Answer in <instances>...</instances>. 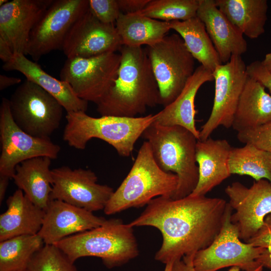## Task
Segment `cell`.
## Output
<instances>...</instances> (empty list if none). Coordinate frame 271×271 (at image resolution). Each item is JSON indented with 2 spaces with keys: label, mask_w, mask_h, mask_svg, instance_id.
Segmentation results:
<instances>
[{
  "label": "cell",
  "mask_w": 271,
  "mask_h": 271,
  "mask_svg": "<svg viewBox=\"0 0 271 271\" xmlns=\"http://www.w3.org/2000/svg\"><path fill=\"white\" fill-rule=\"evenodd\" d=\"M88 10V0H54L30 34L27 50L34 60L61 49L76 21Z\"/></svg>",
  "instance_id": "cell-13"
},
{
  "label": "cell",
  "mask_w": 271,
  "mask_h": 271,
  "mask_svg": "<svg viewBox=\"0 0 271 271\" xmlns=\"http://www.w3.org/2000/svg\"><path fill=\"white\" fill-rule=\"evenodd\" d=\"M106 220L83 208L51 200L38 234L45 244L54 245L68 236L98 227Z\"/></svg>",
  "instance_id": "cell-18"
},
{
  "label": "cell",
  "mask_w": 271,
  "mask_h": 271,
  "mask_svg": "<svg viewBox=\"0 0 271 271\" xmlns=\"http://www.w3.org/2000/svg\"><path fill=\"white\" fill-rule=\"evenodd\" d=\"M117 78L96 104L101 116L137 117L160 104V95L147 51L122 46Z\"/></svg>",
  "instance_id": "cell-2"
},
{
  "label": "cell",
  "mask_w": 271,
  "mask_h": 271,
  "mask_svg": "<svg viewBox=\"0 0 271 271\" xmlns=\"http://www.w3.org/2000/svg\"><path fill=\"white\" fill-rule=\"evenodd\" d=\"M120 55L108 53L88 57L67 58L60 73L80 98L97 104L117 78Z\"/></svg>",
  "instance_id": "cell-10"
},
{
  "label": "cell",
  "mask_w": 271,
  "mask_h": 271,
  "mask_svg": "<svg viewBox=\"0 0 271 271\" xmlns=\"http://www.w3.org/2000/svg\"><path fill=\"white\" fill-rule=\"evenodd\" d=\"M74 262L85 256L100 258L109 268L120 266L139 254L133 227L120 219L68 236L54 244Z\"/></svg>",
  "instance_id": "cell-6"
},
{
  "label": "cell",
  "mask_w": 271,
  "mask_h": 271,
  "mask_svg": "<svg viewBox=\"0 0 271 271\" xmlns=\"http://www.w3.org/2000/svg\"><path fill=\"white\" fill-rule=\"evenodd\" d=\"M270 121L271 95L259 82L248 76L239 97L232 127L238 132Z\"/></svg>",
  "instance_id": "cell-25"
},
{
  "label": "cell",
  "mask_w": 271,
  "mask_h": 271,
  "mask_svg": "<svg viewBox=\"0 0 271 271\" xmlns=\"http://www.w3.org/2000/svg\"><path fill=\"white\" fill-rule=\"evenodd\" d=\"M174 262L171 261L167 263L166 264L165 268L164 271H172V266Z\"/></svg>",
  "instance_id": "cell-44"
},
{
  "label": "cell",
  "mask_w": 271,
  "mask_h": 271,
  "mask_svg": "<svg viewBox=\"0 0 271 271\" xmlns=\"http://www.w3.org/2000/svg\"><path fill=\"white\" fill-rule=\"evenodd\" d=\"M51 200H59L90 212L104 210L114 191L97 183L90 169H72L63 166L52 170Z\"/></svg>",
  "instance_id": "cell-14"
},
{
  "label": "cell",
  "mask_w": 271,
  "mask_h": 271,
  "mask_svg": "<svg viewBox=\"0 0 271 271\" xmlns=\"http://www.w3.org/2000/svg\"><path fill=\"white\" fill-rule=\"evenodd\" d=\"M263 267L271 271V249H266L257 259Z\"/></svg>",
  "instance_id": "cell-41"
},
{
  "label": "cell",
  "mask_w": 271,
  "mask_h": 271,
  "mask_svg": "<svg viewBox=\"0 0 271 271\" xmlns=\"http://www.w3.org/2000/svg\"><path fill=\"white\" fill-rule=\"evenodd\" d=\"M150 0H117L122 14H134L144 9Z\"/></svg>",
  "instance_id": "cell-37"
},
{
  "label": "cell",
  "mask_w": 271,
  "mask_h": 271,
  "mask_svg": "<svg viewBox=\"0 0 271 271\" xmlns=\"http://www.w3.org/2000/svg\"><path fill=\"white\" fill-rule=\"evenodd\" d=\"M88 9L96 19L107 24L115 23L121 13L117 0H88Z\"/></svg>",
  "instance_id": "cell-34"
},
{
  "label": "cell",
  "mask_w": 271,
  "mask_h": 271,
  "mask_svg": "<svg viewBox=\"0 0 271 271\" xmlns=\"http://www.w3.org/2000/svg\"><path fill=\"white\" fill-rule=\"evenodd\" d=\"M11 178L8 176L0 175V204L4 199Z\"/></svg>",
  "instance_id": "cell-42"
},
{
  "label": "cell",
  "mask_w": 271,
  "mask_h": 271,
  "mask_svg": "<svg viewBox=\"0 0 271 271\" xmlns=\"http://www.w3.org/2000/svg\"><path fill=\"white\" fill-rule=\"evenodd\" d=\"M45 243L37 234L23 235L0 242V271H24Z\"/></svg>",
  "instance_id": "cell-30"
},
{
  "label": "cell",
  "mask_w": 271,
  "mask_h": 271,
  "mask_svg": "<svg viewBox=\"0 0 271 271\" xmlns=\"http://www.w3.org/2000/svg\"><path fill=\"white\" fill-rule=\"evenodd\" d=\"M8 2V0H0V7L4 5Z\"/></svg>",
  "instance_id": "cell-45"
},
{
  "label": "cell",
  "mask_w": 271,
  "mask_h": 271,
  "mask_svg": "<svg viewBox=\"0 0 271 271\" xmlns=\"http://www.w3.org/2000/svg\"><path fill=\"white\" fill-rule=\"evenodd\" d=\"M122 46L114 24L100 22L88 9L70 29L61 50L67 58H88L115 53Z\"/></svg>",
  "instance_id": "cell-16"
},
{
  "label": "cell",
  "mask_w": 271,
  "mask_h": 271,
  "mask_svg": "<svg viewBox=\"0 0 271 271\" xmlns=\"http://www.w3.org/2000/svg\"><path fill=\"white\" fill-rule=\"evenodd\" d=\"M74 262L55 245L44 244L33 256L28 271H77Z\"/></svg>",
  "instance_id": "cell-32"
},
{
  "label": "cell",
  "mask_w": 271,
  "mask_h": 271,
  "mask_svg": "<svg viewBox=\"0 0 271 271\" xmlns=\"http://www.w3.org/2000/svg\"><path fill=\"white\" fill-rule=\"evenodd\" d=\"M54 0H13L0 7V40L13 54H27L33 29Z\"/></svg>",
  "instance_id": "cell-17"
},
{
  "label": "cell",
  "mask_w": 271,
  "mask_h": 271,
  "mask_svg": "<svg viewBox=\"0 0 271 271\" xmlns=\"http://www.w3.org/2000/svg\"><path fill=\"white\" fill-rule=\"evenodd\" d=\"M218 9L242 33L251 39L265 32L266 0H215Z\"/></svg>",
  "instance_id": "cell-27"
},
{
  "label": "cell",
  "mask_w": 271,
  "mask_h": 271,
  "mask_svg": "<svg viewBox=\"0 0 271 271\" xmlns=\"http://www.w3.org/2000/svg\"><path fill=\"white\" fill-rule=\"evenodd\" d=\"M178 184V176L159 166L149 143L145 141L128 174L108 201L104 212L112 215L130 208L143 207L158 197L172 198Z\"/></svg>",
  "instance_id": "cell-5"
},
{
  "label": "cell",
  "mask_w": 271,
  "mask_h": 271,
  "mask_svg": "<svg viewBox=\"0 0 271 271\" xmlns=\"http://www.w3.org/2000/svg\"><path fill=\"white\" fill-rule=\"evenodd\" d=\"M214 80L213 73L200 65L179 95L163 109L155 114V122L164 125H179L191 131L199 140V130L195 125V99L201 86Z\"/></svg>",
  "instance_id": "cell-22"
},
{
  "label": "cell",
  "mask_w": 271,
  "mask_h": 271,
  "mask_svg": "<svg viewBox=\"0 0 271 271\" xmlns=\"http://www.w3.org/2000/svg\"><path fill=\"white\" fill-rule=\"evenodd\" d=\"M8 208L0 215V242L39 232L45 211L34 204L19 189L7 200Z\"/></svg>",
  "instance_id": "cell-23"
},
{
  "label": "cell",
  "mask_w": 271,
  "mask_h": 271,
  "mask_svg": "<svg viewBox=\"0 0 271 271\" xmlns=\"http://www.w3.org/2000/svg\"><path fill=\"white\" fill-rule=\"evenodd\" d=\"M21 81L22 80L20 78L9 77L5 75L1 74L0 90L3 91L9 87L20 83L21 82Z\"/></svg>",
  "instance_id": "cell-39"
},
{
  "label": "cell",
  "mask_w": 271,
  "mask_h": 271,
  "mask_svg": "<svg viewBox=\"0 0 271 271\" xmlns=\"http://www.w3.org/2000/svg\"><path fill=\"white\" fill-rule=\"evenodd\" d=\"M197 17L204 23L222 64L246 52L243 35L218 9L215 0H199Z\"/></svg>",
  "instance_id": "cell-19"
},
{
  "label": "cell",
  "mask_w": 271,
  "mask_h": 271,
  "mask_svg": "<svg viewBox=\"0 0 271 271\" xmlns=\"http://www.w3.org/2000/svg\"><path fill=\"white\" fill-rule=\"evenodd\" d=\"M228 167L231 174L249 176L255 181L265 179L271 183V153L253 145L232 147Z\"/></svg>",
  "instance_id": "cell-29"
},
{
  "label": "cell",
  "mask_w": 271,
  "mask_h": 271,
  "mask_svg": "<svg viewBox=\"0 0 271 271\" xmlns=\"http://www.w3.org/2000/svg\"><path fill=\"white\" fill-rule=\"evenodd\" d=\"M52 159L38 157L26 160L16 168L13 177L19 189L36 205L46 210L52 190Z\"/></svg>",
  "instance_id": "cell-24"
},
{
  "label": "cell",
  "mask_w": 271,
  "mask_h": 271,
  "mask_svg": "<svg viewBox=\"0 0 271 271\" xmlns=\"http://www.w3.org/2000/svg\"><path fill=\"white\" fill-rule=\"evenodd\" d=\"M239 141L250 144L271 153V121L253 128L237 132Z\"/></svg>",
  "instance_id": "cell-33"
},
{
  "label": "cell",
  "mask_w": 271,
  "mask_h": 271,
  "mask_svg": "<svg viewBox=\"0 0 271 271\" xmlns=\"http://www.w3.org/2000/svg\"><path fill=\"white\" fill-rule=\"evenodd\" d=\"M199 0H150L138 12L164 22L183 21L197 16Z\"/></svg>",
  "instance_id": "cell-31"
},
{
  "label": "cell",
  "mask_w": 271,
  "mask_h": 271,
  "mask_svg": "<svg viewBox=\"0 0 271 271\" xmlns=\"http://www.w3.org/2000/svg\"><path fill=\"white\" fill-rule=\"evenodd\" d=\"M115 28L122 46L142 47L161 41L171 29L170 22L155 20L137 13H121Z\"/></svg>",
  "instance_id": "cell-26"
},
{
  "label": "cell",
  "mask_w": 271,
  "mask_h": 271,
  "mask_svg": "<svg viewBox=\"0 0 271 271\" xmlns=\"http://www.w3.org/2000/svg\"><path fill=\"white\" fill-rule=\"evenodd\" d=\"M232 147L225 139L214 140L210 137L198 140L196 160L199 179L197 185L190 195L204 196L231 175L228 159Z\"/></svg>",
  "instance_id": "cell-20"
},
{
  "label": "cell",
  "mask_w": 271,
  "mask_h": 271,
  "mask_svg": "<svg viewBox=\"0 0 271 271\" xmlns=\"http://www.w3.org/2000/svg\"><path fill=\"white\" fill-rule=\"evenodd\" d=\"M14 54L9 46L0 40V58L5 63L8 62Z\"/></svg>",
  "instance_id": "cell-40"
},
{
  "label": "cell",
  "mask_w": 271,
  "mask_h": 271,
  "mask_svg": "<svg viewBox=\"0 0 271 271\" xmlns=\"http://www.w3.org/2000/svg\"><path fill=\"white\" fill-rule=\"evenodd\" d=\"M215 81L211 113L199 130V140L204 141L219 126L232 127L238 102L247 78L246 65L241 56L233 55L229 62L213 72Z\"/></svg>",
  "instance_id": "cell-12"
},
{
  "label": "cell",
  "mask_w": 271,
  "mask_h": 271,
  "mask_svg": "<svg viewBox=\"0 0 271 271\" xmlns=\"http://www.w3.org/2000/svg\"><path fill=\"white\" fill-rule=\"evenodd\" d=\"M15 123L27 133L50 139L60 124L63 110L51 94L26 79L15 90L9 100Z\"/></svg>",
  "instance_id": "cell-8"
},
{
  "label": "cell",
  "mask_w": 271,
  "mask_h": 271,
  "mask_svg": "<svg viewBox=\"0 0 271 271\" xmlns=\"http://www.w3.org/2000/svg\"><path fill=\"white\" fill-rule=\"evenodd\" d=\"M160 95L165 107L174 101L193 74L195 59L180 36H166L146 50Z\"/></svg>",
  "instance_id": "cell-7"
},
{
  "label": "cell",
  "mask_w": 271,
  "mask_h": 271,
  "mask_svg": "<svg viewBox=\"0 0 271 271\" xmlns=\"http://www.w3.org/2000/svg\"><path fill=\"white\" fill-rule=\"evenodd\" d=\"M170 24L171 29L180 36L189 52L201 65L213 73L222 64L204 23L197 16Z\"/></svg>",
  "instance_id": "cell-28"
},
{
  "label": "cell",
  "mask_w": 271,
  "mask_h": 271,
  "mask_svg": "<svg viewBox=\"0 0 271 271\" xmlns=\"http://www.w3.org/2000/svg\"><path fill=\"white\" fill-rule=\"evenodd\" d=\"M225 193L233 211L231 221L237 228L240 240L246 242L262 226L271 213V183L265 179L248 188L239 182L228 185Z\"/></svg>",
  "instance_id": "cell-15"
},
{
  "label": "cell",
  "mask_w": 271,
  "mask_h": 271,
  "mask_svg": "<svg viewBox=\"0 0 271 271\" xmlns=\"http://www.w3.org/2000/svg\"><path fill=\"white\" fill-rule=\"evenodd\" d=\"M142 137L149 143L159 166L178 177L177 188L172 198L179 199L190 195L199 179L196 160L197 138L182 126L164 125L155 121Z\"/></svg>",
  "instance_id": "cell-3"
},
{
  "label": "cell",
  "mask_w": 271,
  "mask_h": 271,
  "mask_svg": "<svg viewBox=\"0 0 271 271\" xmlns=\"http://www.w3.org/2000/svg\"><path fill=\"white\" fill-rule=\"evenodd\" d=\"M262 265L259 266L254 271H263ZM240 268L238 266H232L228 271H240ZM172 271H195L193 263H187L182 259L175 260L173 264Z\"/></svg>",
  "instance_id": "cell-38"
},
{
  "label": "cell",
  "mask_w": 271,
  "mask_h": 271,
  "mask_svg": "<svg viewBox=\"0 0 271 271\" xmlns=\"http://www.w3.org/2000/svg\"><path fill=\"white\" fill-rule=\"evenodd\" d=\"M155 118V114H152L133 117H94L85 112H68L63 139L69 146L78 150L84 149L93 138L100 139L112 146L119 155L128 157L137 140Z\"/></svg>",
  "instance_id": "cell-4"
},
{
  "label": "cell",
  "mask_w": 271,
  "mask_h": 271,
  "mask_svg": "<svg viewBox=\"0 0 271 271\" xmlns=\"http://www.w3.org/2000/svg\"><path fill=\"white\" fill-rule=\"evenodd\" d=\"M24 271H28V270H24Z\"/></svg>",
  "instance_id": "cell-46"
},
{
  "label": "cell",
  "mask_w": 271,
  "mask_h": 271,
  "mask_svg": "<svg viewBox=\"0 0 271 271\" xmlns=\"http://www.w3.org/2000/svg\"><path fill=\"white\" fill-rule=\"evenodd\" d=\"M2 67L6 71L15 70L22 73L26 79L39 85L53 96L67 113L86 112L88 102L78 97L67 82L52 77L26 55L14 54Z\"/></svg>",
  "instance_id": "cell-21"
},
{
  "label": "cell",
  "mask_w": 271,
  "mask_h": 271,
  "mask_svg": "<svg viewBox=\"0 0 271 271\" xmlns=\"http://www.w3.org/2000/svg\"><path fill=\"white\" fill-rule=\"evenodd\" d=\"M246 243L254 246L271 249V213L266 216L262 226Z\"/></svg>",
  "instance_id": "cell-36"
},
{
  "label": "cell",
  "mask_w": 271,
  "mask_h": 271,
  "mask_svg": "<svg viewBox=\"0 0 271 271\" xmlns=\"http://www.w3.org/2000/svg\"><path fill=\"white\" fill-rule=\"evenodd\" d=\"M0 175L11 179L22 162L38 157L57 158L60 147L50 139L33 137L22 130L12 115L9 100L3 97L0 106Z\"/></svg>",
  "instance_id": "cell-11"
},
{
  "label": "cell",
  "mask_w": 271,
  "mask_h": 271,
  "mask_svg": "<svg viewBox=\"0 0 271 271\" xmlns=\"http://www.w3.org/2000/svg\"><path fill=\"white\" fill-rule=\"evenodd\" d=\"M227 203L219 198L188 195L174 199L160 196L152 199L131 226L157 228L163 237L156 260L166 264L182 259L193 263L195 254L208 247L219 233Z\"/></svg>",
  "instance_id": "cell-1"
},
{
  "label": "cell",
  "mask_w": 271,
  "mask_h": 271,
  "mask_svg": "<svg viewBox=\"0 0 271 271\" xmlns=\"http://www.w3.org/2000/svg\"><path fill=\"white\" fill-rule=\"evenodd\" d=\"M233 209L228 203L222 228L213 242L195 255V271H217L238 266L244 271H254L261 265L257 260L266 249L242 242L236 226L231 221Z\"/></svg>",
  "instance_id": "cell-9"
},
{
  "label": "cell",
  "mask_w": 271,
  "mask_h": 271,
  "mask_svg": "<svg viewBox=\"0 0 271 271\" xmlns=\"http://www.w3.org/2000/svg\"><path fill=\"white\" fill-rule=\"evenodd\" d=\"M261 62L264 67L271 73V52L265 55L264 59Z\"/></svg>",
  "instance_id": "cell-43"
},
{
  "label": "cell",
  "mask_w": 271,
  "mask_h": 271,
  "mask_svg": "<svg viewBox=\"0 0 271 271\" xmlns=\"http://www.w3.org/2000/svg\"><path fill=\"white\" fill-rule=\"evenodd\" d=\"M247 75L259 82L271 95V73L261 61H254L246 66Z\"/></svg>",
  "instance_id": "cell-35"
}]
</instances>
